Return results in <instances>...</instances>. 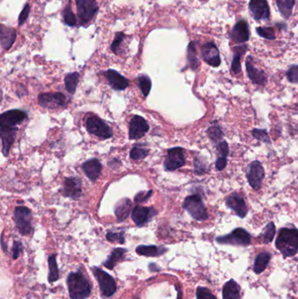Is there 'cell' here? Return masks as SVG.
Here are the masks:
<instances>
[{"label": "cell", "instance_id": "1", "mask_svg": "<svg viewBox=\"0 0 298 299\" xmlns=\"http://www.w3.org/2000/svg\"><path fill=\"white\" fill-rule=\"evenodd\" d=\"M275 247L281 252L283 257H291L298 252V229L283 228L278 233Z\"/></svg>", "mask_w": 298, "mask_h": 299}, {"label": "cell", "instance_id": "2", "mask_svg": "<svg viewBox=\"0 0 298 299\" xmlns=\"http://www.w3.org/2000/svg\"><path fill=\"white\" fill-rule=\"evenodd\" d=\"M67 284L71 299H87L91 294V283L81 271L70 273Z\"/></svg>", "mask_w": 298, "mask_h": 299}, {"label": "cell", "instance_id": "3", "mask_svg": "<svg viewBox=\"0 0 298 299\" xmlns=\"http://www.w3.org/2000/svg\"><path fill=\"white\" fill-rule=\"evenodd\" d=\"M183 208L196 221H207L208 219L207 208L199 194L187 196L184 201Z\"/></svg>", "mask_w": 298, "mask_h": 299}, {"label": "cell", "instance_id": "4", "mask_svg": "<svg viewBox=\"0 0 298 299\" xmlns=\"http://www.w3.org/2000/svg\"><path fill=\"white\" fill-rule=\"evenodd\" d=\"M86 128L90 134L102 139H108L113 136L111 128L98 116H89L86 121Z\"/></svg>", "mask_w": 298, "mask_h": 299}, {"label": "cell", "instance_id": "5", "mask_svg": "<svg viewBox=\"0 0 298 299\" xmlns=\"http://www.w3.org/2000/svg\"><path fill=\"white\" fill-rule=\"evenodd\" d=\"M216 241L220 244H229L246 247V246L250 244L251 235L244 228H237L231 232L229 235L217 237Z\"/></svg>", "mask_w": 298, "mask_h": 299}, {"label": "cell", "instance_id": "6", "mask_svg": "<svg viewBox=\"0 0 298 299\" xmlns=\"http://www.w3.org/2000/svg\"><path fill=\"white\" fill-rule=\"evenodd\" d=\"M93 273L98 282L102 296H106V297H110L113 296L117 288L115 279L113 278L111 275L108 274L107 272L103 271L102 269L96 268V267L93 268Z\"/></svg>", "mask_w": 298, "mask_h": 299}, {"label": "cell", "instance_id": "7", "mask_svg": "<svg viewBox=\"0 0 298 299\" xmlns=\"http://www.w3.org/2000/svg\"><path fill=\"white\" fill-rule=\"evenodd\" d=\"M77 13L82 26L88 24L94 19L99 10L95 0H75Z\"/></svg>", "mask_w": 298, "mask_h": 299}, {"label": "cell", "instance_id": "8", "mask_svg": "<svg viewBox=\"0 0 298 299\" xmlns=\"http://www.w3.org/2000/svg\"><path fill=\"white\" fill-rule=\"evenodd\" d=\"M32 213L26 207H17L14 210V221L22 235H29L33 232Z\"/></svg>", "mask_w": 298, "mask_h": 299}, {"label": "cell", "instance_id": "9", "mask_svg": "<svg viewBox=\"0 0 298 299\" xmlns=\"http://www.w3.org/2000/svg\"><path fill=\"white\" fill-rule=\"evenodd\" d=\"M186 164V158L184 155L183 149L175 147L168 150L167 157L164 162V167L166 171L173 172L180 169Z\"/></svg>", "mask_w": 298, "mask_h": 299}, {"label": "cell", "instance_id": "10", "mask_svg": "<svg viewBox=\"0 0 298 299\" xmlns=\"http://www.w3.org/2000/svg\"><path fill=\"white\" fill-rule=\"evenodd\" d=\"M264 177V168L257 160L253 161L247 167V181L254 190L257 191L261 188Z\"/></svg>", "mask_w": 298, "mask_h": 299}, {"label": "cell", "instance_id": "11", "mask_svg": "<svg viewBox=\"0 0 298 299\" xmlns=\"http://www.w3.org/2000/svg\"><path fill=\"white\" fill-rule=\"evenodd\" d=\"M248 7L255 21H268L270 19V10L267 0H250Z\"/></svg>", "mask_w": 298, "mask_h": 299}, {"label": "cell", "instance_id": "12", "mask_svg": "<svg viewBox=\"0 0 298 299\" xmlns=\"http://www.w3.org/2000/svg\"><path fill=\"white\" fill-rule=\"evenodd\" d=\"M150 126L143 117L134 116L129 123V139L137 140L149 131Z\"/></svg>", "mask_w": 298, "mask_h": 299}, {"label": "cell", "instance_id": "13", "mask_svg": "<svg viewBox=\"0 0 298 299\" xmlns=\"http://www.w3.org/2000/svg\"><path fill=\"white\" fill-rule=\"evenodd\" d=\"M27 118V114L20 109H12L0 116V127L15 128Z\"/></svg>", "mask_w": 298, "mask_h": 299}, {"label": "cell", "instance_id": "14", "mask_svg": "<svg viewBox=\"0 0 298 299\" xmlns=\"http://www.w3.org/2000/svg\"><path fill=\"white\" fill-rule=\"evenodd\" d=\"M39 104L44 108H55L64 106L67 98L62 93H43L38 96Z\"/></svg>", "mask_w": 298, "mask_h": 299}, {"label": "cell", "instance_id": "15", "mask_svg": "<svg viewBox=\"0 0 298 299\" xmlns=\"http://www.w3.org/2000/svg\"><path fill=\"white\" fill-rule=\"evenodd\" d=\"M81 180L78 177L66 178L62 188L64 197L77 200L81 195Z\"/></svg>", "mask_w": 298, "mask_h": 299}, {"label": "cell", "instance_id": "16", "mask_svg": "<svg viewBox=\"0 0 298 299\" xmlns=\"http://www.w3.org/2000/svg\"><path fill=\"white\" fill-rule=\"evenodd\" d=\"M226 205L228 208L234 212V214L240 218H245L247 214V204L243 198L237 193L231 194L226 199Z\"/></svg>", "mask_w": 298, "mask_h": 299}, {"label": "cell", "instance_id": "17", "mask_svg": "<svg viewBox=\"0 0 298 299\" xmlns=\"http://www.w3.org/2000/svg\"><path fill=\"white\" fill-rule=\"evenodd\" d=\"M156 214L157 211L153 207L145 208L142 206H136L133 208L131 217L136 226H142L149 222Z\"/></svg>", "mask_w": 298, "mask_h": 299}, {"label": "cell", "instance_id": "18", "mask_svg": "<svg viewBox=\"0 0 298 299\" xmlns=\"http://www.w3.org/2000/svg\"><path fill=\"white\" fill-rule=\"evenodd\" d=\"M201 55H202L204 61H206L207 64L210 65L214 68L220 66V62H221L220 52L214 42H207L204 45L202 49H201Z\"/></svg>", "mask_w": 298, "mask_h": 299}, {"label": "cell", "instance_id": "19", "mask_svg": "<svg viewBox=\"0 0 298 299\" xmlns=\"http://www.w3.org/2000/svg\"><path fill=\"white\" fill-rule=\"evenodd\" d=\"M18 127H0V137L2 142V153L4 156H9V152L14 143Z\"/></svg>", "mask_w": 298, "mask_h": 299}, {"label": "cell", "instance_id": "20", "mask_svg": "<svg viewBox=\"0 0 298 299\" xmlns=\"http://www.w3.org/2000/svg\"><path fill=\"white\" fill-rule=\"evenodd\" d=\"M247 75L254 84L259 86H265L267 83V75L264 72L254 67L252 62V57L248 56L246 61Z\"/></svg>", "mask_w": 298, "mask_h": 299}, {"label": "cell", "instance_id": "21", "mask_svg": "<svg viewBox=\"0 0 298 299\" xmlns=\"http://www.w3.org/2000/svg\"><path fill=\"white\" fill-rule=\"evenodd\" d=\"M232 41L236 43H244L249 40L250 32L248 25L245 21H240L234 26L230 34Z\"/></svg>", "mask_w": 298, "mask_h": 299}, {"label": "cell", "instance_id": "22", "mask_svg": "<svg viewBox=\"0 0 298 299\" xmlns=\"http://www.w3.org/2000/svg\"><path fill=\"white\" fill-rule=\"evenodd\" d=\"M105 75L109 85L115 90H124L129 86V80L114 69H108Z\"/></svg>", "mask_w": 298, "mask_h": 299}, {"label": "cell", "instance_id": "23", "mask_svg": "<svg viewBox=\"0 0 298 299\" xmlns=\"http://www.w3.org/2000/svg\"><path fill=\"white\" fill-rule=\"evenodd\" d=\"M102 164L96 159L89 160L82 164V169L86 176L95 182L102 173Z\"/></svg>", "mask_w": 298, "mask_h": 299}, {"label": "cell", "instance_id": "24", "mask_svg": "<svg viewBox=\"0 0 298 299\" xmlns=\"http://www.w3.org/2000/svg\"><path fill=\"white\" fill-rule=\"evenodd\" d=\"M16 36H17V31L14 28H7L5 25H1L0 41H1V47L4 50H9L12 48L14 41L16 40Z\"/></svg>", "mask_w": 298, "mask_h": 299}, {"label": "cell", "instance_id": "25", "mask_svg": "<svg viewBox=\"0 0 298 299\" xmlns=\"http://www.w3.org/2000/svg\"><path fill=\"white\" fill-rule=\"evenodd\" d=\"M132 202L128 199L124 198L119 201L115 206V214L117 221L120 222L125 221L129 217V214L132 213Z\"/></svg>", "mask_w": 298, "mask_h": 299}, {"label": "cell", "instance_id": "26", "mask_svg": "<svg viewBox=\"0 0 298 299\" xmlns=\"http://www.w3.org/2000/svg\"><path fill=\"white\" fill-rule=\"evenodd\" d=\"M167 249L164 247H157L154 245H140L137 248H135L136 254L139 255H143V256H148V257H156L164 255Z\"/></svg>", "mask_w": 298, "mask_h": 299}, {"label": "cell", "instance_id": "27", "mask_svg": "<svg viewBox=\"0 0 298 299\" xmlns=\"http://www.w3.org/2000/svg\"><path fill=\"white\" fill-rule=\"evenodd\" d=\"M223 299H241L240 286L234 280H229L223 287Z\"/></svg>", "mask_w": 298, "mask_h": 299}, {"label": "cell", "instance_id": "28", "mask_svg": "<svg viewBox=\"0 0 298 299\" xmlns=\"http://www.w3.org/2000/svg\"><path fill=\"white\" fill-rule=\"evenodd\" d=\"M126 252H127V250H126L125 248H115V249L112 251L110 255L108 256L107 261L103 262V265L105 266L107 269H114L115 265H116L121 260L123 259V256H124V254H125Z\"/></svg>", "mask_w": 298, "mask_h": 299}, {"label": "cell", "instance_id": "29", "mask_svg": "<svg viewBox=\"0 0 298 299\" xmlns=\"http://www.w3.org/2000/svg\"><path fill=\"white\" fill-rule=\"evenodd\" d=\"M271 255L268 252H262L256 256L254 260V271L256 274H261L264 271L270 262Z\"/></svg>", "mask_w": 298, "mask_h": 299}, {"label": "cell", "instance_id": "30", "mask_svg": "<svg viewBox=\"0 0 298 299\" xmlns=\"http://www.w3.org/2000/svg\"><path fill=\"white\" fill-rule=\"evenodd\" d=\"M247 46L242 45L234 48V55L232 61V71L235 75L239 74L241 70V58L242 55H244L247 51Z\"/></svg>", "mask_w": 298, "mask_h": 299}, {"label": "cell", "instance_id": "31", "mask_svg": "<svg viewBox=\"0 0 298 299\" xmlns=\"http://www.w3.org/2000/svg\"><path fill=\"white\" fill-rule=\"evenodd\" d=\"M295 2V0H276L278 9L280 11L282 17L288 19L291 16Z\"/></svg>", "mask_w": 298, "mask_h": 299}, {"label": "cell", "instance_id": "32", "mask_svg": "<svg viewBox=\"0 0 298 299\" xmlns=\"http://www.w3.org/2000/svg\"><path fill=\"white\" fill-rule=\"evenodd\" d=\"M48 268H49L48 282H54L59 280L60 273H59V268L56 261V255H52L48 257Z\"/></svg>", "mask_w": 298, "mask_h": 299}, {"label": "cell", "instance_id": "33", "mask_svg": "<svg viewBox=\"0 0 298 299\" xmlns=\"http://www.w3.org/2000/svg\"><path fill=\"white\" fill-rule=\"evenodd\" d=\"M79 78H80V75L77 72L68 74L65 76V87H66V89L68 90V93H70L72 95H74L75 91H76V87L78 84Z\"/></svg>", "mask_w": 298, "mask_h": 299}, {"label": "cell", "instance_id": "34", "mask_svg": "<svg viewBox=\"0 0 298 299\" xmlns=\"http://www.w3.org/2000/svg\"><path fill=\"white\" fill-rule=\"evenodd\" d=\"M187 60L189 62L190 68L193 70H196L199 67V60L197 57L196 43L192 41L187 49Z\"/></svg>", "mask_w": 298, "mask_h": 299}, {"label": "cell", "instance_id": "35", "mask_svg": "<svg viewBox=\"0 0 298 299\" xmlns=\"http://www.w3.org/2000/svg\"><path fill=\"white\" fill-rule=\"evenodd\" d=\"M137 84L143 96L147 97L152 89V81L149 76L145 75H139L137 77Z\"/></svg>", "mask_w": 298, "mask_h": 299}, {"label": "cell", "instance_id": "36", "mask_svg": "<svg viewBox=\"0 0 298 299\" xmlns=\"http://www.w3.org/2000/svg\"><path fill=\"white\" fill-rule=\"evenodd\" d=\"M274 235H275V227L273 222H269L259 237L261 239V241L263 243L267 244L273 241Z\"/></svg>", "mask_w": 298, "mask_h": 299}, {"label": "cell", "instance_id": "37", "mask_svg": "<svg viewBox=\"0 0 298 299\" xmlns=\"http://www.w3.org/2000/svg\"><path fill=\"white\" fill-rule=\"evenodd\" d=\"M63 19H64V23L69 27H75L77 21L75 18V14H73L71 8V0H68L67 7H65L63 11Z\"/></svg>", "mask_w": 298, "mask_h": 299}, {"label": "cell", "instance_id": "38", "mask_svg": "<svg viewBox=\"0 0 298 299\" xmlns=\"http://www.w3.org/2000/svg\"><path fill=\"white\" fill-rule=\"evenodd\" d=\"M194 174L196 175H203L207 171V162L203 157H195L193 161Z\"/></svg>", "mask_w": 298, "mask_h": 299}, {"label": "cell", "instance_id": "39", "mask_svg": "<svg viewBox=\"0 0 298 299\" xmlns=\"http://www.w3.org/2000/svg\"><path fill=\"white\" fill-rule=\"evenodd\" d=\"M208 137L210 138L214 143H219L220 140L223 137V132L220 126L213 125L209 127V129L207 130Z\"/></svg>", "mask_w": 298, "mask_h": 299}, {"label": "cell", "instance_id": "40", "mask_svg": "<svg viewBox=\"0 0 298 299\" xmlns=\"http://www.w3.org/2000/svg\"><path fill=\"white\" fill-rule=\"evenodd\" d=\"M148 154H149V150L140 146V145H136V146L133 147L132 150L130 151L129 155L132 160H138L144 159L146 156H148Z\"/></svg>", "mask_w": 298, "mask_h": 299}, {"label": "cell", "instance_id": "41", "mask_svg": "<svg viewBox=\"0 0 298 299\" xmlns=\"http://www.w3.org/2000/svg\"><path fill=\"white\" fill-rule=\"evenodd\" d=\"M252 135L254 138L261 141L262 143H270L271 140L266 129H254L252 130Z\"/></svg>", "mask_w": 298, "mask_h": 299}, {"label": "cell", "instance_id": "42", "mask_svg": "<svg viewBox=\"0 0 298 299\" xmlns=\"http://www.w3.org/2000/svg\"><path fill=\"white\" fill-rule=\"evenodd\" d=\"M217 152H218V159H222V160H227V157L229 153V148L226 141H220L217 144Z\"/></svg>", "mask_w": 298, "mask_h": 299}, {"label": "cell", "instance_id": "43", "mask_svg": "<svg viewBox=\"0 0 298 299\" xmlns=\"http://www.w3.org/2000/svg\"><path fill=\"white\" fill-rule=\"evenodd\" d=\"M257 34L261 36V37L267 39V40H274L275 39V35H274V29L272 28H268V27H260L256 29Z\"/></svg>", "mask_w": 298, "mask_h": 299}, {"label": "cell", "instance_id": "44", "mask_svg": "<svg viewBox=\"0 0 298 299\" xmlns=\"http://www.w3.org/2000/svg\"><path fill=\"white\" fill-rule=\"evenodd\" d=\"M197 299H216L210 289L205 287H198L196 291Z\"/></svg>", "mask_w": 298, "mask_h": 299}, {"label": "cell", "instance_id": "45", "mask_svg": "<svg viewBox=\"0 0 298 299\" xmlns=\"http://www.w3.org/2000/svg\"><path fill=\"white\" fill-rule=\"evenodd\" d=\"M106 238L110 242H118L120 244L124 243V235L123 233H114V232H108Z\"/></svg>", "mask_w": 298, "mask_h": 299}, {"label": "cell", "instance_id": "46", "mask_svg": "<svg viewBox=\"0 0 298 299\" xmlns=\"http://www.w3.org/2000/svg\"><path fill=\"white\" fill-rule=\"evenodd\" d=\"M125 35L122 34V33H118L115 35V40L113 41V43L111 44V50L114 54L117 55L118 54L119 48L122 43V41L124 40Z\"/></svg>", "mask_w": 298, "mask_h": 299}, {"label": "cell", "instance_id": "47", "mask_svg": "<svg viewBox=\"0 0 298 299\" xmlns=\"http://www.w3.org/2000/svg\"><path fill=\"white\" fill-rule=\"evenodd\" d=\"M287 78L291 83H298V66L293 65L287 71Z\"/></svg>", "mask_w": 298, "mask_h": 299}, {"label": "cell", "instance_id": "48", "mask_svg": "<svg viewBox=\"0 0 298 299\" xmlns=\"http://www.w3.org/2000/svg\"><path fill=\"white\" fill-rule=\"evenodd\" d=\"M153 195V191L150 190L148 192H139L138 194L135 195L134 198V201L135 203H143L148 201L150 198Z\"/></svg>", "mask_w": 298, "mask_h": 299}, {"label": "cell", "instance_id": "49", "mask_svg": "<svg viewBox=\"0 0 298 299\" xmlns=\"http://www.w3.org/2000/svg\"><path fill=\"white\" fill-rule=\"evenodd\" d=\"M31 7L29 4H26L23 10L21 11V14L19 16V26L21 27L27 21V18L30 14Z\"/></svg>", "mask_w": 298, "mask_h": 299}, {"label": "cell", "instance_id": "50", "mask_svg": "<svg viewBox=\"0 0 298 299\" xmlns=\"http://www.w3.org/2000/svg\"><path fill=\"white\" fill-rule=\"evenodd\" d=\"M23 251V245L21 241H15L13 246V258L17 259Z\"/></svg>", "mask_w": 298, "mask_h": 299}, {"label": "cell", "instance_id": "51", "mask_svg": "<svg viewBox=\"0 0 298 299\" xmlns=\"http://www.w3.org/2000/svg\"><path fill=\"white\" fill-rule=\"evenodd\" d=\"M176 289L177 290H178V299H182L181 298V296H182V291H181V289H180L179 286H176Z\"/></svg>", "mask_w": 298, "mask_h": 299}, {"label": "cell", "instance_id": "52", "mask_svg": "<svg viewBox=\"0 0 298 299\" xmlns=\"http://www.w3.org/2000/svg\"><path fill=\"white\" fill-rule=\"evenodd\" d=\"M133 299H139V297L138 296H135V297H134Z\"/></svg>", "mask_w": 298, "mask_h": 299}]
</instances>
